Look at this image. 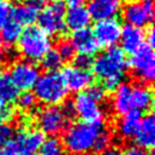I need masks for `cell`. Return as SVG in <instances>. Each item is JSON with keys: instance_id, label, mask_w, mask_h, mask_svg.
Segmentation results:
<instances>
[{"instance_id": "cell-13", "label": "cell", "mask_w": 155, "mask_h": 155, "mask_svg": "<svg viewBox=\"0 0 155 155\" xmlns=\"http://www.w3.org/2000/svg\"><path fill=\"white\" fill-rule=\"evenodd\" d=\"M44 142L45 136L40 130L25 126L19 131L12 143L23 155H33L41 148Z\"/></svg>"}, {"instance_id": "cell-21", "label": "cell", "mask_w": 155, "mask_h": 155, "mask_svg": "<svg viewBox=\"0 0 155 155\" xmlns=\"http://www.w3.org/2000/svg\"><path fill=\"white\" fill-rule=\"evenodd\" d=\"M130 91H131V85L127 82H121L114 88V94L110 101V107L115 114L124 115L130 110H132L130 104Z\"/></svg>"}, {"instance_id": "cell-7", "label": "cell", "mask_w": 155, "mask_h": 155, "mask_svg": "<svg viewBox=\"0 0 155 155\" xmlns=\"http://www.w3.org/2000/svg\"><path fill=\"white\" fill-rule=\"evenodd\" d=\"M132 73L142 82H151L155 78V54L153 47L144 44L140 48L132 53L130 62H127Z\"/></svg>"}, {"instance_id": "cell-12", "label": "cell", "mask_w": 155, "mask_h": 155, "mask_svg": "<svg viewBox=\"0 0 155 155\" xmlns=\"http://www.w3.org/2000/svg\"><path fill=\"white\" fill-rule=\"evenodd\" d=\"M68 92L79 93L87 90L93 81V76L88 69H82L75 65L65 67L61 73Z\"/></svg>"}, {"instance_id": "cell-31", "label": "cell", "mask_w": 155, "mask_h": 155, "mask_svg": "<svg viewBox=\"0 0 155 155\" xmlns=\"http://www.w3.org/2000/svg\"><path fill=\"white\" fill-rule=\"evenodd\" d=\"M12 7L7 1L0 0V29L11 19Z\"/></svg>"}, {"instance_id": "cell-41", "label": "cell", "mask_w": 155, "mask_h": 155, "mask_svg": "<svg viewBox=\"0 0 155 155\" xmlns=\"http://www.w3.org/2000/svg\"><path fill=\"white\" fill-rule=\"evenodd\" d=\"M50 2H61L62 0H48Z\"/></svg>"}, {"instance_id": "cell-37", "label": "cell", "mask_w": 155, "mask_h": 155, "mask_svg": "<svg viewBox=\"0 0 155 155\" xmlns=\"http://www.w3.org/2000/svg\"><path fill=\"white\" fill-rule=\"evenodd\" d=\"M25 4H27L28 6H30V7L35 8L36 11H39V10L44 6L45 0H25Z\"/></svg>"}, {"instance_id": "cell-23", "label": "cell", "mask_w": 155, "mask_h": 155, "mask_svg": "<svg viewBox=\"0 0 155 155\" xmlns=\"http://www.w3.org/2000/svg\"><path fill=\"white\" fill-rule=\"evenodd\" d=\"M19 90L15 86L7 73L0 74V104L10 105L16 102Z\"/></svg>"}, {"instance_id": "cell-17", "label": "cell", "mask_w": 155, "mask_h": 155, "mask_svg": "<svg viewBox=\"0 0 155 155\" xmlns=\"http://www.w3.org/2000/svg\"><path fill=\"white\" fill-rule=\"evenodd\" d=\"M91 15L87 10V7L82 6H75L69 7L68 11L64 12V23L65 28L71 31H78L81 29L88 28L91 24Z\"/></svg>"}, {"instance_id": "cell-2", "label": "cell", "mask_w": 155, "mask_h": 155, "mask_svg": "<svg viewBox=\"0 0 155 155\" xmlns=\"http://www.w3.org/2000/svg\"><path fill=\"white\" fill-rule=\"evenodd\" d=\"M102 125L78 121L64 130L63 148L71 155H88L93 153L94 140Z\"/></svg>"}, {"instance_id": "cell-44", "label": "cell", "mask_w": 155, "mask_h": 155, "mask_svg": "<svg viewBox=\"0 0 155 155\" xmlns=\"http://www.w3.org/2000/svg\"><path fill=\"white\" fill-rule=\"evenodd\" d=\"M0 45H1V38H0Z\"/></svg>"}, {"instance_id": "cell-36", "label": "cell", "mask_w": 155, "mask_h": 155, "mask_svg": "<svg viewBox=\"0 0 155 155\" xmlns=\"http://www.w3.org/2000/svg\"><path fill=\"white\" fill-rule=\"evenodd\" d=\"M0 155H23V154L15 147L13 143L10 142L7 145L0 149Z\"/></svg>"}, {"instance_id": "cell-16", "label": "cell", "mask_w": 155, "mask_h": 155, "mask_svg": "<svg viewBox=\"0 0 155 155\" xmlns=\"http://www.w3.org/2000/svg\"><path fill=\"white\" fill-rule=\"evenodd\" d=\"M121 50L125 53H133L145 44V33L142 28L126 24L121 29L120 40Z\"/></svg>"}, {"instance_id": "cell-11", "label": "cell", "mask_w": 155, "mask_h": 155, "mask_svg": "<svg viewBox=\"0 0 155 155\" xmlns=\"http://www.w3.org/2000/svg\"><path fill=\"white\" fill-rule=\"evenodd\" d=\"M121 29L122 27L117 18H108L96 21L92 34L96 38L99 46L109 48L116 46V44L119 42Z\"/></svg>"}, {"instance_id": "cell-28", "label": "cell", "mask_w": 155, "mask_h": 155, "mask_svg": "<svg viewBox=\"0 0 155 155\" xmlns=\"http://www.w3.org/2000/svg\"><path fill=\"white\" fill-rule=\"evenodd\" d=\"M16 102H17L18 108L21 110H23V111L33 110L36 107V103H38L34 93L30 92V91H23L22 93H18Z\"/></svg>"}, {"instance_id": "cell-14", "label": "cell", "mask_w": 155, "mask_h": 155, "mask_svg": "<svg viewBox=\"0 0 155 155\" xmlns=\"http://www.w3.org/2000/svg\"><path fill=\"white\" fill-rule=\"evenodd\" d=\"M153 102H154L153 91L147 84L138 82L131 85L130 104L132 110H136L138 113L148 111L149 109H151Z\"/></svg>"}, {"instance_id": "cell-39", "label": "cell", "mask_w": 155, "mask_h": 155, "mask_svg": "<svg viewBox=\"0 0 155 155\" xmlns=\"http://www.w3.org/2000/svg\"><path fill=\"white\" fill-rule=\"evenodd\" d=\"M99 155H125V154H124V151H121V150L117 149V148H109V149H107L105 151L101 153Z\"/></svg>"}, {"instance_id": "cell-34", "label": "cell", "mask_w": 155, "mask_h": 155, "mask_svg": "<svg viewBox=\"0 0 155 155\" xmlns=\"http://www.w3.org/2000/svg\"><path fill=\"white\" fill-rule=\"evenodd\" d=\"M13 115H15V113L10 108V105L0 104V125L7 124L8 121H11L12 117H13Z\"/></svg>"}, {"instance_id": "cell-10", "label": "cell", "mask_w": 155, "mask_h": 155, "mask_svg": "<svg viewBox=\"0 0 155 155\" xmlns=\"http://www.w3.org/2000/svg\"><path fill=\"white\" fill-rule=\"evenodd\" d=\"M7 74L19 91H30L40 76V70L34 62L21 59L10 65Z\"/></svg>"}, {"instance_id": "cell-20", "label": "cell", "mask_w": 155, "mask_h": 155, "mask_svg": "<svg viewBox=\"0 0 155 155\" xmlns=\"http://www.w3.org/2000/svg\"><path fill=\"white\" fill-rule=\"evenodd\" d=\"M140 120V113L136 110H130L128 113L121 115V119L119 120L116 126L117 134L122 139H133L139 128Z\"/></svg>"}, {"instance_id": "cell-29", "label": "cell", "mask_w": 155, "mask_h": 155, "mask_svg": "<svg viewBox=\"0 0 155 155\" xmlns=\"http://www.w3.org/2000/svg\"><path fill=\"white\" fill-rule=\"evenodd\" d=\"M57 52L59 53V56L62 57V59L65 62V61H70L75 57V48L71 44L70 40H61L58 44H57Z\"/></svg>"}, {"instance_id": "cell-40", "label": "cell", "mask_w": 155, "mask_h": 155, "mask_svg": "<svg viewBox=\"0 0 155 155\" xmlns=\"http://www.w3.org/2000/svg\"><path fill=\"white\" fill-rule=\"evenodd\" d=\"M65 2L69 7H75V6H82L85 0H65Z\"/></svg>"}, {"instance_id": "cell-19", "label": "cell", "mask_w": 155, "mask_h": 155, "mask_svg": "<svg viewBox=\"0 0 155 155\" xmlns=\"http://www.w3.org/2000/svg\"><path fill=\"white\" fill-rule=\"evenodd\" d=\"M137 143V145L145 148V149H151L154 147L155 142V119L151 114L145 115L140 120L139 128L133 138Z\"/></svg>"}, {"instance_id": "cell-27", "label": "cell", "mask_w": 155, "mask_h": 155, "mask_svg": "<svg viewBox=\"0 0 155 155\" xmlns=\"http://www.w3.org/2000/svg\"><path fill=\"white\" fill-rule=\"evenodd\" d=\"M39 150V155H65L63 144L57 138H50L45 140Z\"/></svg>"}, {"instance_id": "cell-4", "label": "cell", "mask_w": 155, "mask_h": 155, "mask_svg": "<svg viewBox=\"0 0 155 155\" xmlns=\"http://www.w3.org/2000/svg\"><path fill=\"white\" fill-rule=\"evenodd\" d=\"M18 52L30 62H39L51 50L50 36L36 25H28L17 40Z\"/></svg>"}, {"instance_id": "cell-1", "label": "cell", "mask_w": 155, "mask_h": 155, "mask_svg": "<svg viewBox=\"0 0 155 155\" xmlns=\"http://www.w3.org/2000/svg\"><path fill=\"white\" fill-rule=\"evenodd\" d=\"M127 67L126 53L116 46L101 52L92 62V71L107 91L114 90L122 82Z\"/></svg>"}, {"instance_id": "cell-33", "label": "cell", "mask_w": 155, "mask_h": 155, "mask_svg": "<svg viewBox=\"0 0 155 155\" xmlns=\"http://www.w3.org/2000/svg\"><path fill=\"white\" fill-rule=\"evenodd\" d=\"M92 62L93 59L87 54H78L76 57H74V65L82 69H88L90 67H92Z\"/></svg>"}, {"instance_id": "cell-26", "label": "cell", "mask_w": 155, "mask_h": 155, "mask_svg": "<svg viewBox=\"0 0 155 155\" xmlns=\"http://www.w3.org/2000/svg\"><path fill=\"white\" fill-rule=\"evenodd\" d=\"M111 142H113V136H111V132L109 130H105V128H101V131L98 132L97 134V138L94 140V145H93V153H97V154H101L103 151H105L107 149L110 148L111 145Z\"/></svg>"}, {"instance_id": "cell-22", "label": "cell", "mask_w": 155, "mask_h": 155, "mask_svg": "<svg viewBox=\"0 0 155 155\" xmlns=\"http://www.w3.org/2000/svg\"><path fill=\"white\" fill-rule=\"evenodd\" d=\"M38 17V11L27 4H19L11 11V18L18 25H31Z\"/></svg>"}, {"instance_id": "cell-3", "label": "cell", "mask_w": 155, "mask_h": 155, "mask_svg": "<svg viewBox=\"0 0 155 155\" xmlns=\"http://www.w3.org/2000/svg\"><path fill=\"white\" fill-rule=\"evenodd\" d=\"M34 96L44 105H58L68 96L62 75L58 71H46L41 74L34 85Z\"/></svg>"}, {"instance_id": "cell-8", "label": "cell", "mask_w": 155, "mask_h": 155, "mask_svg": "<svg viewBox=\"0 0 155 155\" xmlns=\"http://www.w3.org/2000/svg\"><path fill=\"white\" fill-rule=\"evenodd\" d=\"M121 15L126 24L143 28L151 23L154 5L151 0H128L121 7Z\"/></svg>"}, {"instance_id": "cell-32", "label": "cell", "mask_w": 155, "mask_h": 155, "mask_svg": "<svg viewBox=\"0 0 155 155\" xmlns=\"http://www.w3.org/2000/svg\"><path fill=\"white\" fill-rule=\"evenodd\" d=\"M94 99L99 101V102H103L105 96H107V90L103 87V85L101 84H94V85H91L87 90H86Z\"/></svg>"}, {"instance_id": "cell-24", "label": "cell", "mask_w": 155, "mask_h": 155, "mask_svg": "<svg viewBox=\"0 0 155 155\" xmlns=\"http://www.w3.org/2000/svg\"><path fill=\"white\" fill-rule=\"evenodd\" d=\"M21 33H22L21 25H18L17 23H15L13 21H8L1 28V31H0L1 42L6 44L7 46H12L13 44L17 42Z\"/></svg>"}, {"instance_id": "cell-5", "label": "cell", "mask_w": 155, "mask_h": 155, "mask_svg": "<svg viewBox=\"0 0 155 155\" xmlns=\"http://www.w3.org/2000/svg\"><path fill=\"white\" fill-rule=\"evenodd\" d=\"M71 103L74 108V115H76L81 121L103 125L105 120V111L102 102L94 99L86 90L76 93Z\"/></svg>"}, {"instance_id": "cell-30", "label": "cell", "mask_w": 155, "mask_h": 155, "mask_svg": "<svg viewBox=\"0 0 155 155\" xmlns=\"http://www.w3.org/2000/svg\"><path fill=\"white\" fill-rule=\"evenodd\" d=\"M13 137V130L10 125L2 124L0 125V149L7 145Z\"/></svg>"}, {"instance_id": "cell-6", "label": "cell", "mask_w": 155, "mask_h": 155, "mask_svg": "<svg viewBox=\"0 0 155 155\" xmlns=\"http://www.w3.org/2000/svg\"><path fill=\"white\" fill-rule=\"evenodd\" d=\"M36 121L40 131L44 134L58 136L61 134L69 124V117L63 111L62 107L58 105H46L40 109L36 115Z\"/></svg>"}, {"instance_id": "cell-25", "label": "cell", "mask_w": 155, "mask_h": 155, "mask_svg": "<svg viewBox=\"0 0 155 155\" xmlns=\"http://www.w3.org/2000/svg\"><path fill=\"white\" fill-rule=\"evenodd\" d=\"M41 65L46 71H58V69L62 68L64 61L57 52V50H50L44 54V57L40 59Z\"/></svg>"}, {"instance_id": "cell-35", "label": "cell", "mask_w": 155, "mask_h": 155, "mask_svg": "<svg viewBox=\"0 0 155 155\" xmlns=\"http://www.w3.org/2000/svg\"><path fill=\"white\" fill-rule=\"evenodd\" d=\"M124 154H125V155H151L150 151H149V149L142 148V147H139V145L128 147Z\"/></svg>"}, {"instance_id": "cell-43", "label": "cell", "mask_w": 155, "mask_h": 155, "mask_svg": "<svg viewBox=\"0 0 155 155\" xmlns=\"http://www.w3.org/2000/svg\"><path fill=\"white\" fill-rule=\"evenodd\" d=\"M10 1H21V0H10Z\"/></svg>"}, {"instance_id": "cell-18", "label": "cell", "mask_w": 155, "mask_h": 155, "mask_svg": "<svg viewBox=\"0 0 155 155\" xmlns=\"http://www.w3.org/2000/svg\"><path fill=\"white\" fill-rule=\"evenodd\" d=\"M70 41L75 48V52H78L79 54L92 56L96 52H98L99 48V45L96 38L93 36L92 30H90L88 28L74 31Z\"/></svg>"}, {"instance_id": "cell-42", "label": "cell", "mask_w": 155, "mask_h": 155, "mask_svg": "<svg viewBox=\"0 0 155 155\" xmlns=\"http://www.w3.org/2000/svg\"><path fill=\"white\" fill-rule=\"evenodd\" d=\"M1 59H2V52L0 51V62H1Z\"/></svg>"}, {"instance_id": "cell-9", "label": "cell", "mask_w": 155, "mask_h": 155, "mask_svg": "<svg viewBox=\"0 0 155 155\" xmlns=\"http://www.w3.org/2000/svg\"><path fill=\"white\" fill-rule=\"evenodd\" d=\"M64 12L65 10L61 2L50 4L38 13V27L48 36L62 35L67 29L64 23Z\"/></svg>"}, {"instance_id": "cell-38", "label": "cell", "mask_w": 155, "mask_h": 155, "mask_svg": "<svg viewBox=\"0 0 155 155\" xmlns=\"http://www.w3.org/2000/svg\"><path fill=\"white\" fill-rule=\"evenodd\" d=\"M145 41L148 42L147 45H149V46L153 47V45H154V42H155V39H154V30H153L151 28L145 33Z\"/></svg>"}, {"instance_id": "cell-15", "label": "cell", "mask_w": 155, "mask_h": 155, "mask_svg": "<svg viewBox=\"0 0 155 155\" xmlns=\"http://www.w3.org/2000/svg\"><path fill=\"white\" fill-rule=\"evenodd\" d=\"M122 7L121 0H91L88 4V12L91 18L96 21L115 18Z\"/></svg>"}]
</instances>
